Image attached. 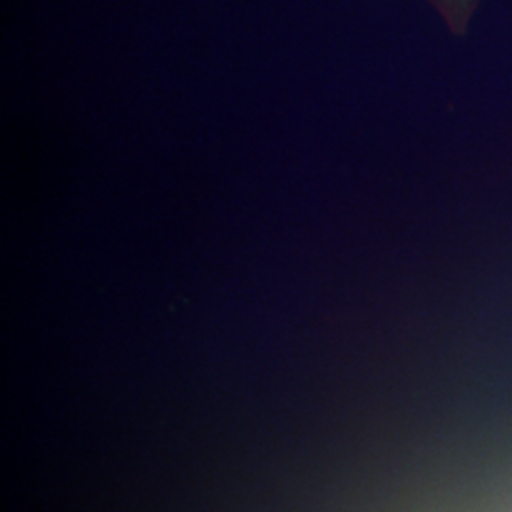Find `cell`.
I'll return each instance as SVG.
<instances>
[{
    "label": "cell",
    "instance_id": "1",
    "mask_svg": "<svg viewBox=\"0 0 512 512\" xmlns=\"http://www.w3.org/2000/svg\"><path fill=\"white\" fill-rule=\"evenodd\" d=\"M454 35H465L480 0H429Z\"/></svg>",
    "mask_w": 512,
    "mask_h": 512
}]
</instances>
